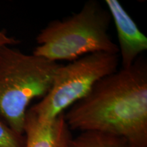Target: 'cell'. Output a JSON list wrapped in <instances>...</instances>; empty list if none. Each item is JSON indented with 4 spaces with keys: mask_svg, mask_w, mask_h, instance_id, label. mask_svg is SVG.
Masks as SVG:
<instances>
[{
    "mask_svg": "<svg viewBox=\"0 0 147 147\" xmlns=\"http://www.w3.org/2000/svg\"><path fill=\"white\" fill-rule=\"evenodd\" d=\"M69 129L97 131L124 140L129 147H147V60L101 79L64 113Z\"/></svg>",
    "mask_w": 147,
    "mask_h": 147,
    "instance_id": "1",
    "label": "cell"
},
{
    "mask_svg": "<svg viewBox=\"0 0 147 147\" xmlns=\"http://www.w3.org/2000/svg\"><path fill=\"white\" fill-rule=\"evenodd\" d=\"M111 16L96 0H89L71 16L55 19L40 30L33 54L52 61L76 60L95 53L119 54L108 30Z\"/></svg>",
    "mask_w": 147,
    "mask_h": 147,
    "instance_id": "2",
    "label": "cell"
},
{
    "mask_svg": "<svg viewBox=\"0 0 147 147\" xmlns=\"http://www.w3.org/2000/svg\"><path fill=\"white\" fill-rule=\"evenodd\" d=\"M60 65L10 46L0 49V116L18 135L24 133L29 105L48 93Z\"/></svg>",
    "mask_w": 147,
    "mask_h": 147,
    "instance_id": "3",
    "label": "cell"
},
{
    "mask_svg": "<svg viewBox=\"0 0 147 147\" xmlns=\"http://www.w3.org/2000/svg\"><path fill=\"white\" fill-rule=\"evenodd\" d=\"M119 54L95 53L61 65L51 89L29 110L42 120L55 119L87 95L99 80L118 70Z\"/></svg>",
    "mask_w": 147,
    "mask_h": 147,
    "instance_id": "4",
    "label": "cell"
},
{
    "mask_svg": "<svg viewBox=\"0 0 147 147\" xmlns=\"http://www.w3.org/2000/svg\"><path fill=\"white\" fill-rule=\"evenodd\" d=\"M119 41V55L123 68L131 66L147 50V38L118 0H106Z\"/></svg>",
    "mask_w": 147,
    "mask_h": 147,
    "instance_id": "5",
    "label": "cell"
},
{
    "mask_svg": "<svg viewBox=\"0 0 147 147\" xmlns=\"http://www.w3.org/2000/svg\"><path fill=\"white\" fill-rule=\"evenodd\" d=\"M24 133L26 134L24 147H67L72 138L64 113L46 121L27 110Z\"/></svg>",
    "mask_w": 147,
    "mask_h": 147,
    "instance_id": "6",
    "label": "cell"
},
{
    "mask_svg": "<svg viewBox=\"0 0 147 147\" xmlns=\"http://www.w3.org/2000/svg\"><path fill=\"white\" fill-rule=\"evenodd\" d=\"M67 147H129L124 140L97 131H82L71 138Z\"/></svg>",
    "mask_w": 147,
    "mask_h": 147,
    "instance_id": "7",
    "label": "cell"
},
{
    "mask_svg": "<svg viewBox=\"0 0 147 147\" xmlns=\"http://www.w3.org/2000/svg\"><path fill=\"white\" fill-rule=\"evenodd\" d=\"M22 136L14 132L6 123L0 120V147H24Z\"/></svg>",
    "mask_w": 147,
    "mask_h": 147,
    "instance_id": "8",
    "label": "cell"
},
{
    "mask_svg": "<svg viewBox=\"0 0 147 147\" xmlns=\"http://www.w3.org/2000/svg\"><path fill=\"white\" fill-rule=\"evenodd\" d=\"M19 41L7 35L5 31H0V49L5 46H11L18 44Z\"/></svg>",
    "mask_w": 147,
    "mask_h": 147,
    "instance_id": "9",
    "label": "cell"
}]
</instances>
